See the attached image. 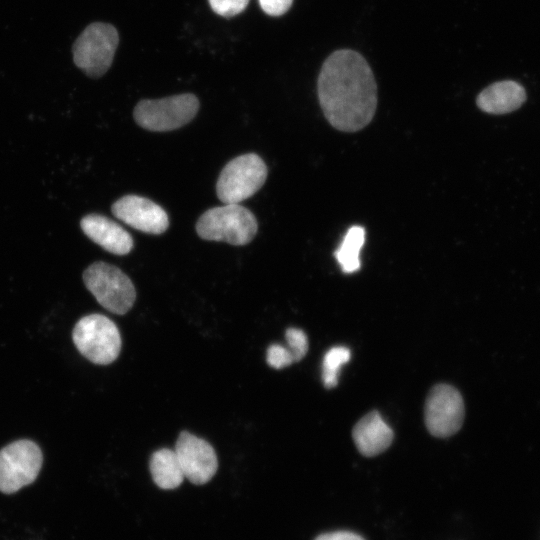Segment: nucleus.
<instances>
[{"instance_id":"obj_1","label":"nucleus","mask_w":540,"mask_h":540,"mask_svg":"<svg viewBox=\"0 0 540 540\" xmlns=\"http://www.w3.org/2000/svg\"><path fill=\"white\" fill-rule=\"evenodd\" d=\"M317 87L322 111L337 130L356 132L371 122L377 86L370 66L358 52L341 49L328 56Z\"/></svg>"},{"instance_id":"obj_2","label":"nucleus","mask_w":540,"mask_h":540,"mask_svg":"<svg viewBox=\"0 0 540 540\" xmlns=\"http://www.w3.org/2000/svg\"><path fill=\"white\" fill-rule=\"evenodd\" d=\"M255 216L239 204H225L204 212L196 223L199 237L208 241L246 245L257 233Z\"/></svg>"},{"instance_id":"obj_3","label":"nucleus","mask_w":540,"mask_h":540,"mask_svg":"<svg viewBox=\"0 0 540 540\" xmlns=\"http://www.w3.org/2000/svg\"><path fill=\"white\" fill-rule=\"evenodd\" d=\"M72 338L78 351L98 365L112 363L121 350V336L116 324L102 314H90L78 320Z\"/></svg>"},{"instance_id":"obj_4","label":"nucleus","mask_w":540,"mask_h":540,"mask_svg":"<svg viewBox=\"0 0 540 540\" xmlns=\"http://www.w3.org/2000/svg\"><path fill=\"white\" fill-rule=\"evenodd\" d=\"M83 281L98 303L111 313L124 315L135 302L132 281L116 266L95 262L85 269Z\"/></svg>"},{"instance_id":"obj_5","label":"nucleus","mask_w":540,"mask_h":540,"mask_svg":"<svg viewBox=\"0 0 540 540\" xmlns=\"http://www.w3.org/2000/svg\"><path fill=\"white\" fill-rule=\"evenodd\" d=\"M118 43L119 35L114 26L102 22L91 23L73 44L74 63L87 76L101 77L110 68Z\"/></svg>"},{"instance_id":"obj_6","label":"nucleus","mask_w":540,"mask_h":540,"mask_svg":"<svg viewBox=\"0 0 540 540\" xmlns=\"http://www.w3.org/2000/svg\"><path fill=\"white\" fill-rule=\"evenodd\" d=\"M199 100L190 93L156 100H141L134 108L135 122L154 132L178 129L189 123L197 114Z\"/></svg>"},{"instance_id":"obj_7","label":"nucleus","mask_w":540,"mask_h":540,"mask_svg":"<svg viewBox=\"0 0 540 540\" xmlns=\"http://www.w3.org/2000/svg\"><path fill=\"white\" fill-rule=\"evenodd\" d=\"M267 166L254 153L240 155L222 169L216 184L218 198L225 204H239L265 183Z\"/></svg>"},{"instance_id":"obj_8","label":"nucleus","mask_w":540,"mask_h":540,"mask_svg":"<svg viewBox=\"0 0 540 540\" xmlns=\"http://www.w3.org/2000/svg\"><path fill=\"white\" fill-rule=\"evenodd\" d=\"M43 462L39 446L18 440L0 450V492L12 494L37 478Z\"/></svg>"},{"instance_id":"obj_9","label":"nucleus","mask_w":540,"mask_h":540,"mask_svg":"<svg viewBox=\"0 0 540 540\" xmlns=\"http://www.w3.org/2000/svg\"><path fill=\"white\" fill-rule=\"evenodd\" d=\"M464 420V403L457 389L448 384L434 386L425 404V423L436 437L455 434Z\"/></svg>"},{"instance_id":"obj_10","label":"nucleus","mask_w":540,"mask_h":540,"mask_svg":"<svg viewBox=\"0 0 540 540\" xmlns=\"http://www.w3.org/2000/svg\"><path fill=\"white\" fill-rule=\"evenodd\" d=\"M184 477L203 485L211 480L218 468L217 455L210 443L188 431H182L174 449Z\"/></svg>"},{"instance_id":"obj_11","label":"nucleus","mask_w":540,"mask_h":540,"mask_svg":"<svg viewBox=\"0 0 540 540\" xmlns=\"http://www.w3.org/2000/svg\"><path fill=\"white\" fill-rule=\"evenodd\" d=\"M116 218L130 227L148 234H162L169 226L165 210L148 198L126 195L111 208Z\"/></svg>"},{"instance_id":"obj_12","label":"nucleus","mask_w":540,"mask_h":540,"mask_svg":"<svg viewBox=\"0 0 540 540\" xmlns=\"http://www.w3.org/2000/svg\"><path fill=\"white\" fill-rule=\"evenodd\" d=\"M80 226L88 238L112 254L126 255L133 248L132 236L118 223L103 215H86Z\"/></svg>"},{"instance_id":"obj_13","label":"nucleus","mask_w":540,"mask_h":540,"mask_svg":"<svg viewBox=\"0 0 540 540\" xmlns=\"http://www.w3.org/2000/svg\"><path fill=\"white\" fill-rule=\"evenodd\" d=\"M352 436L358 451L367 457L385 451L393 441V431L377 411L361 418L353 428Z\"/></svg>"},{"instance_id":"obj_14","label":"nucleus","mask_w":540,"mask_h":540,"mask_svg":"<svg viewBox=\"0 0 540 540\" xmlns=\"http://www.w3.org/2000/svg\"><path fill=\"white\" fill-rule=\"evenodd\" d=\"M526 100L521 84L513 80L495 82L486 87L477 97L476 104L489 114H505L518 109Z\"/></svg>"},{"instance_id":"obj_15","label":"nucleus","mask_w":540,"mask_h":540,"mask_svg":"<svg viewBox=\"0 0 540 540\" xmlns=\"http://www.w3.org/2000/svg\"><path fill=\"white\" fill-rule=\"evenodd\" d=\"M149 469L154 483L164 490L179 487L185 478L175 451L168 448L151 455Z\"/></svg>"},{"instance_id":"obj_16","label":"nucleus","mask_w":540,"mask_h":540,"mask_svg":"<svg viewBox=\"0 0 540 540\" xmlns=\"http://www.w3.org/2000/svg\"><path fill=\"white\" fill-rule=\"evenodd\" d=\"M365 242V229L362 226H352L346 232L341 244L334 255L345 273H354L360 269V251Z\"/></svg>"},{"instance_id":"obj_17","label":"nucleus","mask_w":540,"mask_h":540,"mask_svg":"<svg viewBox=\"0 0 540 540\" xmlns=\"http://www.w3.org/2000/svg\"><path fill=\"white\" fill-rule=\"evenodd\" d=\"M350 356V350L344 346H336L326 352L322 364V380L326 388L337 385L340 369L349 361Z\"/></svg>"},{"instance_id":"obj_18","label":"nucleus","mask_w":540,"mask_h":540,"mask_svg":"<svg viewBox=\"0 0 540 540\" xmlns=\"http://www.w3.org/2000/svg\"><path fill=\"white\" fill-rule=\"evenodd\" d=\"M288 349L294 362L300 361L308 351V339L304 331L298 328H288L285 332Z\"/></svg>"},{"instance_id":"obj_19","label":"nucleus","mask_w":540,"mask_h":540,"mask_svg":"<svg viewBox=\"0 0 540 540\" xmlns=\"http://www.w3.org/2000/svg\"><path fill=\"white\" fill-rule=\"evenodd\" d=\"M266 361L275 369H282L294 363L293 356L287 347L272 344L267 348Z\"/></svg>"},{"instance_id":"obj_20","label":"nucleus","mask_w":540,"mask_h":540,"mask_svg":"<svg viewBox=\"0 0 540 540\" xmlns=\"http://www.w3.org/2000/svg\"><path fill=\"white\" fill-rule=\"evenodd\" d=\"M212 10L223 17H233L241 13L249 0H208Z\"/></svg>"},{"instance_id":"obj_21","label":"nucleus","mask_w":540,"mask_h":540,"mask_svg":"<svg viewBox=\"0 0 540 540\" xmlns=\"http://www.w3.org/2000/svg\"><path fill=\"white\" fill-rule=\"evenodd\" d=\"M293 0H259L262 10L270 16H280L286 13Z\"/></svg>"},{"instance_id":"obj_22","label":"nucleus","mask_w":540,"mask_h":540,"mask_svg":"<svg viewBox=\"0 0 540 540\" xmlns=\"http://www.w3.org/2000/svg\"><path fill=\"white\" fill-rule=\"evenodd\" d=\"M315 540H365L362 536L350 531H334L321 534Z\"/></svg>"}]
</instances>
